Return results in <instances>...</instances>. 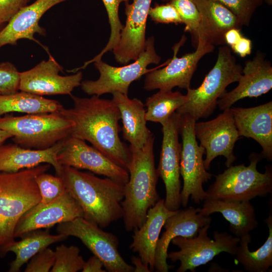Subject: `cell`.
<instances>
[{
  "instance_id": "cell-25",
  "label": "cell",
  "mask_w": 272,
  "mask_h": 272,
  "mask_svg": "<svg viewBox=\"0 0 272 272\" xmlns=\"http://www.w3.org/2000/svg\"><path fill=\"white\" fill-rule=\"evenodd\" d=\"M200 16L196 34L213 45H225L224 35L230 29L242 26L226 7L215 0H192Z\"/></svg>"
},
{
  "instance_id": "cell-30",
  "label": "cell",
  "mask_w": 272,
  "mask_h": 272,
  "mask_svg": "<svg viewBox=\"0 0 272 272\" xmlns=\"http://www.w3.org/2000/svg\"><path fill=\"white\" fill-rule=\"evenodd\" d=\"M264 221L268 228V236L263 244L257 250L251 251L248 245L251 241L249 233L240 237L235 255L237 261L245 270L249 272H265L272 265V214Z\"/></svg>"
},
{
  "instance_id": "cell-26",
  "label": "cell",
  "mask_w": 272,
  "mask_h": 272,
  "mask_svg": "<svg viewBox=\"0 0 272 272\" xmlns=\"http://www.w3.org/2000/svg\"><path fill=\"white\" fill-rule=\"evenodd\" d=\"M112 100L118 107L122 123V136L129 146L142 149L152 132L146 125V109L142 101L114 92Z\"/></svg>"
},
{
  "instance_id": "cell-9",
  "label": "cell",
  "mask_w": 272,
  "mask_h": 272,
  "mask_svg": "<svg viewBox=\"0 0 272 272\" xmlns=\"http://www.w3.org/2000/svg\"><path fill=\"white\" fill-rule=\"evenodd\" d=\"M195 120L188 114L180 115L179 134L182 138L180 161V175L183 184L181 191V204L186 207L189 197L199 204L207 198L203 184L213 175L206 169L203 159L205 149L198 145L194 130Z\"/></svg>"
},
{
  "instance_id": "cell-34",
  "label": "cell",
  "mask_w": 272,
  "mask_h": 272,
  "mask_svg": "<svg viewBox=\"0 0 272 272\" xmlns=\"http://www.w3.org/2000/svg\"><path fill=\"white\" fill-rule=\"evenodd\" d=\"M41 200L37 204L43 206L57 198L65 190L63 179L61 176H54L43 172L36 177Z\"/></svg>"
},
{
  "instance_id": "cell-49",
  "label": "cell",
  "mask_w": 272,
  "mask_h": 272,
  "mask_svg": "<svg viewBox=\"0 0 272 272\" xmlns=\"http://www.w3.org/2000/svg\"><path fill=\"white\" fill-rule=\"evenodd\" d=\"M0 95H1V94H0Z\"/></svg>"
},
{
  "instance_id": "cell-40",
  "label": "cell",
  "mask_w": 272,
  "mask_h": 272,
  "mask_svg": "<svg viewBox=\"0 0 272 272\" xmlns=\"http://www.w3.org/2000/svg\"><path fill=\"white\" fill-rule=\"evenodd\" d=\"M31 0H0V25L9 22Z\"/></svg>"
},
{
  "instance_id": "cell-42",
  "label": "cell",
  "mask_w": 272,
  "mask_h": 272,
  "mask_svg": "<svg viewBox=\"0 0 272 272\" xmlns=\"http://www.w3.org/2000/svg\"><path fill=\"white\" fill-rule=\"evenodd\" d=\"M104 267L102 262L95 255L90 257L85 261L82 271L83 272H105L103 269Z\"/></svg>"
},
{
  "instance_id": "cell-43",
  "label": "cell",
  "mask_w": 272,
  "mask_h": 272,
  "mask_svg": "<svg viewBox=\"0 0 272 272\" xmlns=\"http://www.w3.org/2000/svg\"><path fill=\"white\" fill-rule=\"evenodd\" d=\"M240 30L233 28L228 30L224 35V41L225 44L232 47L236 44L243 36Z\"/></svg>"
},
{
  "instance_id": "cell-23",
  "label": "cell",
  "mask_w": 272,
  "mask_h": 272,
  "mask_svg": "<svg viewBox=\"0 0 272 272\" xmlns=\"http://www.w3.org/2000/svg\"><path fill=\"white\" fill-rule=\"evenodd\" d=\"M65 140L44 150L24 148L15 143L0 145V173L16 172L47 163L53 167L56 175L60 176L63 166L58 163L56 156Z\"/></svg>"
},
{
  "instance_id": "cell-7",
  "label": "cell",
  "mask_w": 272,
  "mask_h": 272,
  "mask_svg": "<svg viewBox=\"0 0 272 272\" xmlns=\"http://www.w3.org/2000/svg\"><path fill=\"white\" fill-rule=\"evenodd\" d=\"M262 159L252 153L249 164L231 165L216 176L215 182L206 191L207 197L235 201H250L256 196H265L272 191V168L265 167L264 173L257 169Z\"/></svg>"
},
{
  "instance_id": "cell-35",
  "label": "cell",
  "mask_w": 272,
  "mask_h": 272,
  "mask_svg": "<svg viewBox=\"0 0 272 272\" xmlns=\"http://www.w3.org/2000/svg\"><path fill=\"white\" fill-rule=\"evenodd\" d=\"M176 9L182 23H184L185 31H187L196 38V34L200 22V16L198 10L192 0H170Z\"/></svg>"
},
{
  "instance_id": "cell-47",
  "label": "cell",
  "mask_w": 272,
  "mask_h": 272,
  "mask_svg": "<svg viewBox=\"0 0 272 272\" xmlns=\"http://www.w3.org/2000/svg\"><path fill=\"white\" fill-rule=\"evenodd\" d=\"M3 27V25H0V30L2 29Z\"/></svg>"
},
{
  "instance_id": "cell-44",
  "label": "cell",
  "mask_w": 272,
  "mask_h": 272,
  "mask_svg": "<svg viewBox=\"0 0 272 272\" xmlns=\"http://www.w3.org/2000/svg\"><path fill=\"white\" fill-rule=\"evenodd\" d=\"M131 262L134 266V272H150L151 271L148 265L145 264L141 258L132 256L131 258Z\"/></svg>"
},
{
  "instance_id": "cell-15",
  "label": "cell",
  "mask_w": 272,
  "mask_h": 272,
  "mask_svg": "<svg viewBox=\"0 0 272 272\" xmlns=\"http://www.w3.org/2000/svg\"><path fill=\"white\" fill-rule=\"evenodd\" d=\"M61 166L86 169L125 184L128 171L107 157L98 149L87 145L85 140L70 135L56 156Z\"/></svg>"
},
{
  "instance_id": "cell-27",
  "label": "cell",
  "mask_w": 272,
  "mask_h": 272,
  "mask_svg": "<svg viewBox=\"0 0 272 272\" xmlns=\"http://www.w3.org/2000/svg\"><path fill=\"white\" fill-rule=\"evenodd\" d=\"M199 212L205 215L220 213L230 223V231L237 237L248 234L257 227L255 210L250 201H235L210 197L203 201Z\"/></svg>"
},
{
  "instance_id": "cell-16",
  "label": "cell",
  "mask_w": 272,
  "mask_h": 272,
  "mask_svg": "<svg viewBox=\"0 0 272 272\" xmlns=\"http://www.w3.org/2000/svg\"><path fill=\"white\" fill-rule=\"evenodd\" d=\"M63 67L49 54L43 60L29 70L20 72L19 91L43 96L71 95L80 86L83 73L78 71L72 75L62 76L59 73Z\"/></svg>"
},
{
  "instance_id": "cell-28",
  "label": "cell",
  "mask_w": 272,
  "mask_h": 272,
  "mask_svg": "<svg viewBox=\"0 0 272 272\" xmlns=\"http://www.w3.org/2000/svg\"><path fill=\"white\" fill-rule=\"evenodd\" d=\"M21 237L20 240L14 241L9 249V252L16 255L15 259L10 264L9 272L20 271L22 266L39 252L67 238L59 233L51 235L48 229L32 231Z\"/></svg>"
},
{
  "instance_id": "cell-17",
  "label": "cell",
  "mask_w": 272,
  "mask_h": 272,
  "mask_svg": "<svg viewBox=\"0 0 272 272\" xmlns=\"http://www.w3.org/2000/svg\"><path fill=\"white\" fill-rule=\"evenodd\" d=\"M79 217H83V211L65 189L54 200L43 206L36 205L24 214L17 225L14 236L21 237L29 232L48 229Z\"/></svg>"
},
{
  "instance_id": "cell-5",
  "label": "cell",
  "mask_w": 272,
  "mask_h": 272,
  "mask_svg": "<svg viewBox=\"0 0 272 272\" xmlns=\"http://www.w3.org/2000/svg\"><path fill=\"white\" fill-rule=\"evenodd\" d=\"M243 67L237 62L228 45L218 49L216 63L196 89L187 90V100L177 110L180 115L188 114L196 121L211 115L217 106L218 100L230 84L238 82Z\"/></svg>"
},
{
  "instance_id": "cell-3",
  "label": "cell",
  "mask_w": 272,
  "mask_h": 272,
  "mask_svg": "<svg viewBox=\"0 0 272 272\" xmlns=\"http://www.w3.org/2000/svg\"><path fill=\"white\" fill-rule=\"evenodd\" d=\"M154 139L152 133L143 148L128 147L131 153L127 169L129 177L121 202L122 218L128 232L142 226L148 210L160 199L157 190L159 176L155 165Z\"/></svg>"
},
{
  "instance_id": "cell-18",
  "label": "cell",
  "mask_w": 272,
  "mask_h": 272,
  "mask_svg": "<svg viewBox=\"0 0 272 272\" xmlns=\"http://www.w3.org/2000/svg\"><path fill=\"white\" fill-rule=\"evenodd\" d=\"M125 4L126 17L117 46L112 50L115 60L125 65L135 60L146 47V28L152 0H132Z\"/></svg>"
},
{
  "instance_id": "cell-39",
  "label": "cell",
  "mask_w": 272,
  "mask_h": 272,
  "mask_svg": "<svg viewBox=\"0 0 272 272\" xmlns=\"http://www.w3.org/2000/svg\"><path fill=\"white\" fill-rule=\"evenodd\" d=\"M55 261L54 251L48 247L40 251L30 259L24 271H50Z\"/></svg>"
},
{
  "instance_id": "cell-29",
  "label": "cell",
  "mask_w": 272,
  "mask_h": 272,
  "mask_svg": "<svg viewBox=\"0 0 272 272\" xmlns=\"http://www.w3.org/2000/svg\"><path fill=\"white\" fill-rule=\"evenodd\" d=\"M62 107L56 100L26 92L0 95V116L10 112L28 114L57 112Z\"/></svg>"
},
{
  "instance_id": "cell-4",
  "label": "cell",
  "mask_w": 272,
  "mask_h": 272,
  "mask_svg": "<svg viewBox=\"0 0 272 272\" xmlns=\"http://www.w3.org/2000/svg\"><path fill=\"white\" fill-rule=\"evenodd\" d=\"M47 163L16 172L0 173V257L15 241L14 233L21 218L38 204L41 197L36 177L46 172Z\"/></svg>"
},
{
  "instance_id": "cell-11",
  "label": "cell",
  "mask_w": 272,
  "mask_h": 272,
  "mask_svg": "<svg viewBox=\"0 0 272 272\" xmlns=\"http://www.w3.org/2000/svg\"><path fill=\"white\" fill-rule=\"evenodd\" d=\"M56 231L67 237L74 236L80 239L101 260L106 271H134V267L127 263L118 251L117 237L83 217L58 224Z\"/></svg>"
},
{
  "instance_id": "cell-20",
  "label": "cell",
  "mask_w": 272,
  "mask_h": 272,
  "mask_svg": "<svg viewBox=\"0 0 272 272\" xmlns=\"http://www.w3.org/2000/svg\"><path fill=\"white\" fill-rule=\"evenodd\" d=\"M199 208L189 207L176 212L165 221V231L159 238L156 249L154 270L167 272L172 267L167 262L169 244L174 238L181 236L192 238L196 236L202 227L210 224L212 218L199 212Z\"/></svg>"
},
{
  "instance_id": "cell-12",
  "label": "cell",
  "mask_w": 272,
  "mask_h": 272,
  "mask_svg": "<svg viewBox=\"0 0 272 272\" xmlns=\"http://www.w3.org/2000/svg\"><path fill=\"white\" fill-rule=\"evenodd\" d=\"M186 40L183 35L173 46V56L167 65L160 69H152L146 74L144 89L168 91L175 87L186 90L190 88V82L199 61L205 55L213 51L214 45L198 36L196 50L178 57L177 53Z\"/></svg>"
},
{
  "instance_id": "cell-2",
  "label": "cell",
  "mask_w": 272,
  "mask_h": 272,
  "mask_svg": "<svg viewBox=\"0 0 272 272\" xmlns=\"http://www.w3.org/2000/svg\"><path fill=\"white\" fill-rule=\"evenodd\" d=\"M60 176L86 220L103 228L122 218L124 184L69 166H63Z\"/></svg>"
},
{
  "instance_id": "cell-46",
  "label": "cell",
  "mask_w": 272,
  "mask_h": 272,
  "mask_svg": "<svg viewBox=\"0 0 272 272\" xmlns=\"http://www.w3.org/2000/svg\"><path fill=\"white\" fill-rule=\"evenodd\" d=\"M263 2H265L269 6H271L272 4V0H263Z\"/></svg>"
},
{
  "instance_id": "cell-19",
  "label": "cell",
  "mask_w": 272,
  "mask_h": 272,
  "mask_svg": "<svg viewBox=\"0 0 272 272\" xmlns=\"http://www.w3.org/2000/svg\"><path fill=\"white\" fill-rule=\"evenodd\" d=\"M238 86L225 92L218 100L217 106L224 110L246 97H258L272 88V66L266 55L257 51L252 59L245 63Z\"/></svg>"
},
{
  "instance_id": "cell-6",
  "label": "cell",
  "mask_w": 272,
  "mask_h": 272,
  "mask_svg": "<svg viewBox=\"0 0 272 272\" xmlns=\"http://www.w3.org/2000/svg\"><path fill=\"white\" fill-rule=\"evenodd\" d=\"M73 123L59 112L0 116V129L13 142L27 149L44 150L71 135Z\"/></svg>"
},
{
  "instance_id": "cell-36",
  "label": "cell",
  "mask_w": 272,
  "mask_h": 272,
  "mask_svg": "<svg viewBox=\"0 0 272 272\" xmlns=\"http://www.w3.org/2000/svg\"><path fill=\"white\" fill-rule=\"evenodd\" d=\"M228 8L243 27L248 26L255 11L263 0H215Z\"/></svg>"
},
{
  "instance_id": "cell-10",
  "label": "cell",
  "mask_w": 272,
  "mask_h": 272,
  "mask_svg": "<svg viewBox=\"0 0 272 272\" xmlns=\"http://www.w3.org/2000/svg\"><path fill=\"white\" fill-rule=\"evenodd\" d=\"M210 227V224L202 227L192 238L177 236L172 239L171 242L179 250L168 253L167 258L173 262L180 261L177 272H194L196 267L207 263L222 252L235 255L240 238L215 231L212 239L208 236Z\"/></svg>"
},
{
  "instance_id": "cell-14",
  "label": "cell",
  "mask_w": 272,
  "mask_h": 272,
  "mask_svg": "<svg viewBox=\"0 0 272 272\" xmlns=\"http://www.w3.org/2000/svg\"><path fill=\"white\" fill-rule=\"evenodd\" d=\"M194 130L199 145L205 150L203 163L207 170H210L213 160L220 156L225 158L227 167L232 165L236 159L234 154L235 144L240 136L231 108L224 110L212 120L196 121Z\"/></svg>"
},
{
  "instance_id": "cell-31",
  "label": "cell",
  "mask_w": 272,
  "mask_h": 272,
  "mask_svg": "<svg viewBox=\"0 0 272 272\" xmlns=\"http://www.w3.org/2000/svg\"><path fill=\"white\" fill-rule=\"evenodd\" d=\"M187 97L179 91L159 90L146 101V119L162 125L186 101Z\"/></svg>"
},
{
  "instance_id": "cell-13",
  "label": "cell",
  "mask_w": 272,
  "mask_h": 272,
  "mask_svg": "<svg viewBox=\"0 0 272 272\" xmlns=\"http://www.w3.org/2000/svg\"><path fill=\"white\" fill-rule=\"evenodd\" d=\"M180 115L175 112L162 125L163 139L157 169L165 186L164 203L169 210L179 209L181 186L180 161L181 144L179 141Z\"/></svg>"
},
{
  "instance_id": "cell-32",
  "label": "cell",
  "mask_w": 272,
  "mask_h": 272,
  "mask_svg": "<svg viewBox=\"0 0 272 272\" xmlns=\"http://www.w3.org/2000/svg\"><path fill=\"white\" fill-rule=\"evenodd\" d=\"M102 1L107 12L110 26V35L105 47L95 57L85 62L81 66L82 69H85L88 64L95 61L101 59L105 53L112 51L117 46L120 33L123 27L119 17V7L121 3H128L129 0H102Z\"/></svg>"
},
{
  "instance_id": "cell-41",
  "label": "cell",
  "mask_w": 272,
  "mask_h": 272,
  "mask_svg": "<svg viewBox=\"0 0 272 272\" xmlns=\"http://www.w3.org/2000/svg\"><path fill=\"white\" fill-rule=\"evenodd\" d=\"M231 47L235 53L244 57L250 54L252 42L250 39L242 36L236 44Z\"/></svg>"
},
{
  "instance_id": "cell-45",
  "label": "cell",
  "mask_w": 272,
  "mask_h": 272,
  "mask_svg": "<svg viewBox=\"0 0 272 272\" xmlns=\"http://www.w3.org/2000/svg\"><path fill=\"white\" fill-rule=\"evenodd\" d=\"M12 138L9 132L0 129V145L3 144L7 140Z\"/></svg>"
},
{
  "instance_id": "cell-8",
  "label": "cell",
  "mask_w": 272,
  "mask_h": 272,
  "mask_svg": "<svg viewBox=\"0 0 272 272\" xmlns=\"http://www.w3.org/2000/svg\"><path fill=\"white\" fill-rule=\"evenodd\" d=\"M161 60L155 48V38L146 39V47L137 59L132 63L117 67L99 59L94 62L100 76L95 80L81 82L82 90L89 95L100 97L106 93L118 92L128 95L130 85L152 70L148 69L150 64H158Z\"/></svg>"
},
{
  "instance_id": "cell-33",
  "label": "cell",
  "mask_w": 272,
  "mask_h": 272,
  "mask_svg": "<svg viewBox=\"0 0 272 272\" xmlns=\"http://www.w3.org/2000/svg\"><path fill=\"white\" fill-rule=\"evenodd\" d=\"M75 245L61 244L54 250L55 261L51 272H77L83 269L85 261Z\"/></svg>"
},
{
  "instance_id": "cell-21",
  "label": "cell",
  "mask_w": 272,
  "mask_h": 272,
  "mask_svg": "<svg viewBox=\"0 0 272 272\" xmlns=\"http://www.w3.org/2000/svg\"><path fill=\"white\" fill-rule=\"evenodd\" d=\"M240 137L251 138L261 146L260 155L272 160V101L249 107L231 108Z\"/></svg>"
},
{
  "instance_id": "cell-22",
  "label": "cell",
  "mask_w": 272,
  "mask_h": 272,
  "mask_svg": "<svg viewBox=\"0 0 272 272\" xmlns=\"http://www.w3.org/2000/svg\"><path fill=\"white\" fill-rule=\"evenodd\" d=\"M67 0H36L23 8L0 30V48L6 45H15L20 39L36 41V33L45 35V30L39 24L42 16L52 7Z\"/></svg>"
},
{
  "instance_id": "cell-37",
  "label": "cell",
  "mask_w": 272,
  "mask_h": 272,
  "mask_svg": "<svg viewBox=\"0 0 272 272\" xmlns=\"http://www.w3.org/2000/svg\"><path fill=\"white\" fill-rule=\"evenodd\" d=\"M20 72L9 61L0 62V94L8 95L19 91Z\"/></svg>"
},
{
  "instance_id": "cell-1",
  "label": "cell",
  "mask_w": 272,
  "mask_h": 272,
  "mask_svg": "<svg viewBox=\"0 0 272 272\" xmlns=\"http://www.w3.org/2000/svg\"><path fill=\"white\" fill-rule=\"evenodd\" d=\"M74 106L59 112L74 124L71 135L87 141L111 161L127 170L131 153L119 137V110L113 100L96 95H70ZM128 171V170H127Z\"/></svg>"
},
{
  "instance_id": "cell-24",
  "label": "cell",
  "mask_w": 272,
  "mask_h": 272,
  "mask_svg": "<svg viewBox=\"0 0 272 272\" xmlns=\"http://www.w3.org/2000/svg\"><path fill=\"white\" fill-rule=\"evenodd\" d=\"M177 211L168 210L165 205L164 199H160L148 210L146 221L142 226L133 230L129 248L133 252L138 253L151 271L154 270L156 249L161 229L166 220Z\"/></svg>"
},
{
  "instance_id": "cell-38",
  "label": "cell",
  "mask_w": 272,
  "mask_h": 272,
  "mask_svg": "<svg viewBox=\"0 0 272 272\" xmlns=\"http://www.w3.org/2000/svg\"><path fill=\"white\" fill-rule=\"evenodd\" d=\"M148 16L156 23L176 24L182 23L175 8L170 3L165 5L156 4L150 8Z\"/></svg>"
},
{
  "instance_id": "cell-48",
  "label": "cell",
  "mask_w": 272,
  "mask_h": 272,
  "mask_svg": "<svg viewBox=\"0 0 272 272\" xmlns=\"http://www.w3.org/2000/svg\"><path fill=\"white\" fill-rule=\"evenodd\" d=\"M162 1H164V2H167V1H169L170 0H161Z\"/></svg>"
}]
</instances>
